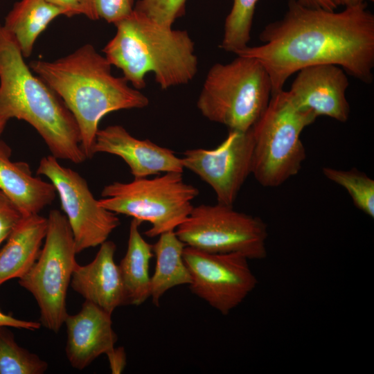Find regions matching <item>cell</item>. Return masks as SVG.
Listing matches in <instances>:
<instances>
[{
    "label": "cell",
    "instance_id": "obj_3",
    "mask_svg": "<svg viewBox=\"0 0 374 374\" xmlns=\"http://www.w3.org/2000/svg\"><path fill=\"white\" fill-rule=\"evenodd\" d=\"M24 58L14 37L0 24V118L28 123L57 159L83 162L87 158L73 116Z\"/></svg>",
    "mask_w": 374,
    "mask_h": 374
},
{
    "label": "cell",
    "instance_id": "obj_4",
    "mask_svg": "<svg viewBox=\"0 0 374 374\" xmlns=\"http://www.w3.org/2000/svg\"><path fill=\"white\" fill-rule=\"evenodd\" d=\"M114 25L116 33L103 51L134 88L145 87L149 72L162 89L187 84L195 77L198 60L186 30L164 26L134 9Z\"/></svg>",
    "mask_w": 374,
    "mask_h": 374
},
{
    "label": "cell",
    "instance_id": "obj_27",
    "mask_svg": "<svg viewBox=\"0 0 374 374\" xmlns=\"http://www.w3.org/2000/svg\"><path fill=\"white\" fill-rule=\"evenodd\" d=\"M23 217L17 205L0 190V244Z\"/></svg>",
    "mask_w": 374,
    "mask_h": 374
},
{
    "label": "cell",
    "instance_id": "obj_21",
    "mask_svg": "<svg viewBox=\"0 0 374 374\" xmlns=\"http://www.w3.org/2000/svg\"><path fill=\"white\" fill-rule=\"evenodd\" d=\"M60 15L64 12L46 0H19L8 13L3 26L15 39L24 57H28L38 36Z\"/></svg>",
    "mask_w": 374,
    "mask_h": 374
},
{
    "label": "cell",
    "instance_id": "obj_10",
    "mask_svg": "<svg viewBox=\"0 0 374 374\" xmlns=\"http://www.w3.org/2000/svg\"><path fill=\"white\" fill-rule=\"evenodd\" d=\"M37 174L47 177L55 187L77 253L100 245L120 225L117 214L100 206L87 181L77 172L62 166L55 157L42 158Z\"/></svg>",
    "mask_w": 374,
    "mask_h": 374
},
{
    "label": "cell",
    "instance_id": "obj_13",
    "mask_svg": "<svg viewBox=\"0 0 374 374\" xmlns=\"http://www.w3.org/2000/svg\"><path fill=\"white\" fill-rule=\"evenodd\" d=\"M349 82L346 72L335 64H317L298 71L288 93L299 108L317 117L328 116L344 123L350 116L346 92Z\"/></svg>",
    "mask_w": 374,
    "mask_h": 374
},
{
    "label": "cell",
    "instance_id": "obj_9",
    "mask_svg": "<svg viewBox=\"0 0 374 374\" xmlns=\"http://www.w3.org/2000/svg\"><path fill=\"white\" fill-rule=\"evenodd\" d=\"M186 244L210 253H238L249 260L267 256L268 228L260 217L217 203L194 206L175 230Z\"/></svg>",
    "mask_w": 374,
    "mask_h": 374
},
{
    "label": "cell",
    "instance_id": "obj_28",
    "mask_svg": "<svg viewBox=\"0 0 374 374\" xmlns=\"http://www.w3.org/2000/svg\"><path fill=\"white\" fill-rule=\"evenodd\" d=\"M64 12V15L71 17L82 15L91 20H98V17L93 0H46Z\"/></svg>",
    "mask_w": 374,
    "mask_h": 374
},
{
    "label": "cell",
    "instance_id": "obj_14",
    "mask_svg": "<svg viewBox=\"0 0 374 374\" xmlns=\"http://www.w3.org/2000/svg\"><path fill=\"white\" fill-rule=\"evenodd\" d=\"M92 152L93 154L108 153L121 157L129 166L134 178L170 172H183L184 169L181 159L172 150L149 139H136L118 125L98 130Z\"/></svg>",
    "mask_w": 374,
    "mask_h": 374
},
{
    "label": "cell",
    "instance_id": "obj_23",
    "mask_svg": "<svg viewBox=\"0 0 374 374\" xmlns=\"http://www.w3.org/2000/svg\"><path fill=\"white\" fill-rule=\"evenodd\" d=\"M226 16L220 48L236 53L248 46L256 6L258 0H232Z\"/></svg>",
    "mask_w": 374,
    "mask_h": 374
},
{
    "label": "cell",
    "instance_id": "obj_29",
    "mask_svg": "<svg viewBox=\"0 0 374 374\" xmlns=\"http://www.w3.org/2000/svg\"><path fill=\"white\" fill-rule=\"evenodd\" d=\"M0 326L12 327L34 331L40 328L41 323L38 321H26L17 319L10 314L4 313L0 309Z\"/></svg>",
    "mask_w": 374,
    "mask_h": 374
},
{
    "label": "cell",
    "instance_id": "obj_32",
    "mask_svg": "<svg viewBox=\"0 0 374 374\" xmlns=\"http://www.w3.org/2000/svg\"><path fill=\"white\" fill-rule=\"evenodd\" d=\"M332 3L337 8L338 6H350L357 3H364L367 1H374V0H331Z\"/></svg>",
    "mask_w": 374,
    "mask_h": 374
},
{
    "label": "cell",
    "instance_id": "obj_11",
    "mask_svg": "<svg viewBox=\"0 0 374 374\" xmlns=\"http://www.w3.org/2000/svg\"><path fill=\"white\" fill-rule=\"evenodd\" d=\"M183 258L191 276V292L222 315L242 303L258 285L250 260L242 254L210 253L186 246Z\"/></svg>",
    "mask_w": 374,
    "mask_h": 374
},
{
    "label": "cell",
    "instance_id": "obj_12",
    "mask_svg": "<svg viewBox=\"0 0 374 374\" xmlns=\"http://www.w3.org/2000/svg\"><path fill=\"white\" fill-rule=\"evenodd\" d=\"M253 152L252 127L229 130L226 139L213 149L186 150L182 165L208 184L217 203L233 206L248 176L251 174Z\"/></svg>",
    "mask_w": 374,
    "mask_h": 374
},
{
    "label": "cell",
    "instance_id": "obj_15",
    "mask_svg": "<svg viewBox=\"0 0 374 374\" xmlns=\"http://www.w3.org/2000/svg\"><path fill=\"white\" fill-rule=\"evenodd\" d=\"M64 323L67 332L66 355L71 366L78 370L107 354L118 340L112 314L87 301L78 313L68 314Z\"/></svg>",
    "mask_w": 374,
    "mask_h": 374
},
{
    "label": "cell",
    "instance_id": "obj_8",
    "mask_svg": "<svg viewBox=\"0 0 374 374\" xmlns=\"http://www.w3.org/2000/svg\"><path fill=\"white\" fill-rule=\"evenodd\" d=\"M44 243L30 269L19 285L35 298L39 308V323L57 333L69 314L66 294L78 262L73 234L65 215L49 212Z\"/></svg>",
    "mask_w": 374,
    "mask_h": 374
},
{
    "label": "cell",
    "instance_id": "obj_5",
    "mask_svg": "<svg viewBox=\"0 0 374 374\" xmlns=\"http://www.w3.org/2000/svg\"><path fill=\"white\" fill-rule=\"evenodd\" d=\"M272 93L269 75L256 59L237 55L208 70L197 107L208 120L229 130L247 131L265 111Z\"/></svg>",
    "mask_w": 374,
    "mask_h": 374
},
{
    "label": "cell",
    "instance_id": "obj_20",
    "mask_svg": "<svg viewBox=\"0 0 374 374\" xmlns=\"http://www.w3.org/2000/svg\"><path fill=\"white\" fill-rule=\"evenodd\" d=\"M186 244L175 231L163 233L152 245L156 266L151 276L152 302L159 306L161 298L169 290L181 285H189L191 276L183 258Z\"/></svg>",
    "mask_w": 374,
    "mask_h": 374
},
{
    "label": "cell",
    "instance_id": "obj_26",
    "mask_svg": "<svg viewBox=\"0 0 374 374\" xmlns=\"http://www.w3.org/2000/svg\"><path fill=\"white\" fill-rule=\"evenodd\" d=\"M98 19L115 24L134 8V0H93Z\"/></svg>",
    "mask_w": 374,
    "mask_h": 374
},
{
    "label": "cell",
    "instance_id": "obj_1",
    "mask_svg": "<svg viewBox=\"0 0 374 374\" xmlns=\"http://www.w3.org/2000/svg\"><path fill=\"white\" fill-rule=\"evenodd\" d=\"M287 7L282 19L262 30V44L235 53L264 66L272 93L283 89L293 73L317 64H335L364 83L373 82L374 15L366 2L340 12L308 8L297 0H288Z\"/></svg>",
    "mask_w": 374,
    "mask_h": 374
},
{
    "label": "cell",
    "instance_id": "obj_2",
    "mask_svg": "<svg viewBox=\"0 0 374 374\" xmlns=\"http://www.w3.org/2000/svg\"><path fill=\"white\" fill-rule=\"evenodd\" d=\"M30 69L62 100L73 116L87 158H91L98 125L107 114L147 107L149 100L129 86L124 77H115L111 64L87 44L53 62L33 60Z\"/></svg>",
    "mask_w": 374,
    "mask_h": 374
},
{
    "label": "cell",
    "instance_id": "obj_19",
    "mask_svg": "<svg viewBox=\"0 0 374 374\" xmlns=\"http://www.w3.org/2000/svg\"><path fill=\"white\" fill-rule=\"evenodd\" d=\"M141 222L132 219L130 226L127 248L118 266L124 287L126 305H140L150 297V262L152 245L141 235Z\"/></svg>",
    "mask_w": 374,
    "mask_h": 374
},
{
    "label": "cell",
    "instance_id": "obj_7",
    "mask_svg": "<svg viewBox=\"0 0 374 374\" xmlns=\"http://www.w3.org/2000/svg\"><path fill=\"white\" fill-rule=\"evenodd\" d=\"M182 173L114 181L103 188L98 203L116 214L150 222L145 235L159 236L175 231L188 217L194 207L193 200L199 195L197 188L184 181Z\"/></svg>",
    "mask_w": 374,
    "mask_h": 374
},
{
    "label": "cell",
    "instance_id": "obj_16",
    "mask_svg": "<svg viewBox=\"0 0 374 374\" xmlns=\"http://www.w3.org/2000/svg\"><path fill=\"white\" fill-rule=\"evenodd\" d=\"M115 243L106 240L100 245L94 259L87 265L78 263L73 271L71 287L84 301L112 314L126 305L125 294L118 266L114 260Z\"/></svg>",
    "mask_w": 374,
    "mask_h": 374
},
{
    "label": "cell",
    "instance_id": "obj_31",
    "mask_svg": "<svg viewBox=\"0 0 374 374\" xmlns=\"http://www.w3.org/2000/svg\"><path fill=\"white\" fill-rule=\"evenodd\" d=\"M301 4L312 8H321L328 10H335L336 6L331 0H297Z\"/></svg>",
    "mask_w": 374,
    "mask_h": 374
},
{
    "label": "cell",
    "instance_id": "obj_6",
    "mask_svg": "<svg viewBox=\"0 0 374 374\" xmlns=\"http://www.w3.org/2000/svg\"><path fill=\"white\" fill-rule=\"evenodd\" d=\"M317 117L302 109L283 89L271 94L269 104L252 127L251 174L266 188H275L295 176L306 158L303 130Z\"/></svg>",
    "mask_w": 374,
    "mask_h": 374
},
{
    "label": "cell",
    "instance_id": "obj_24",
    "mask_svg": "<svg viewBox=\"0 0 374 374\" xmlns=\"http://www.w3.org/2000/svg\"><path fill=\"white\" fill-rule=\"evenodd\" d=\"M323 175L341 186L350 195L359 210L374 217V180L356 168L340 170L330 167L322 168Z\"/></svg>",
    "mask_w": 374,
    "mask_h": 374
},
{
    "label": "cell",
    "instance_id": "obj_18",
    "mask_svg": "<svg viewBox=\"0 0 374 374\" xmlns=\"http://www.w3.org/2000/svg\"><path fill=\"white\" fill-rule=\"evenodd\" d=\"M48 219L39 213L24 216L7 238L0 251V287L6 281L23 276L41 251Z\"/></svg>",
    "mask_w": 374,
    "mask_h": 374
},
{
    "label": "cell",
    "instance_id": "obj_22",
    "mask_svg": "<svg viewBox=\"0 0 374 374\" xmlns=\"http://www.w3.org/2000/svg\"><path fill=\"white\" fill-rule=\"evenodd\" d=\"M7 326H0V374H43L48 363L21 347Z\"/></svg>",
    "mask_w": 374,
    "mask_h": 374
},
{
    "label": "cell",
    "instance_id": "obj_33",
    "mask_svg": "<svg viewBox=\"0 0 374 374\" xmlns=\"http://www.w3.org/2000/svg\"><path fill=\"white\" fill-rule=\"evenodd\" d=\"M6 123H7L6 120L0 118V136L3 132Z\"/></svg>",
    "mask_w": 374,
    "mask_h": 374
},
{
    "label": "cell",
    "instance_id": "obj_30",
    "mask_svg": "<svg viewBox=\"0 0 374 374\" xmlns=\"http://www.w3.org/2000/svg\"><path fill=\"white\" fill-rule=\"evenodd\" d=\"M110 369L112 373H121L126 366V354L123 347L114 348L107 354Z\"/></svg>",
    "mask_w": 374,
    "mask_h": 374
},
{
    "label": "cell",
    "instance_id": "obj_17",
    "mask_svg": "<svg viewBox=\"0 0 374 374\" xmlns=\"http://www.w3.org/2000/svg\"><path fill=\"white\" fill-rule=\"evenodd\" d=\"M8 146L0 141V190L19 208L24 216L37 214L55 198L51 182L33 175L28 163L10 159Z\"/></svg>",
    "mask_w": 374,
    "mask_h": 374
},
{
    "label": "cell",
    "instance_id": "obj_25",
    "mask_svg": "<svg viewBox=\"0 0 374 374\" xmlns=\"http://www.w3.org/2000/svg\"><path fill=\"white\" fill-rule=\"evenodd\" d=\"M187 0H138L134 9L166 27L185 14Z\"/></svg>",
    "mask_w": 374,
    "mask_h": 374
}]
</instances>
